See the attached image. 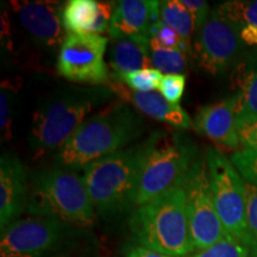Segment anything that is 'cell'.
Instances as JSON below:
<instances>
[{"instance_id": "17", "label": "cell", "mask_w": 257, "mask_h": 257, "mask_svg": "<svg viewBox=\"0 0 257 257\" xmlns=\"http://www.w3.org/2000/svg\"><path fill=\"white\" fill-rule=\"evenodd\" d=\"M114 5L96 0H69L63 6V27L68 34L99 35L110 30Z\"/></svg>"}, {"instance_id": "1", "label": "cell", "mask_w": 257, "mask_h": 257, "mask_svg": "<svg viewBox=\"0 0 257 257\" xmlns=\"http://www.w3.org/2000/svg\"><path fill=\"white\" fill-rule=\"evenodd\" d=\"M144 131L142 113L125 101H114L89 115L56 152L61 168L75 170L130 147Z\"/></svg>"}, {"instance_id": "5", "label": "cell", "mask_w": 257, "mask_h": 257, "mask_svg": "<svg viewBox=\"0 0 257 257\" xmlns=\"http://www.w3.org/2000/svg\"><path fill=\"white\" fill-rule=\"evenodd\" d=\"M27 210L35 216L81 226H89L95 219V207L82 176L61 167L32 176Z\"/></svg>"}, {"instance_id": "22", "label": "cell", "mask_w": 257, "mask_h": 257, "mask_svg": "<svg viewBox=\"0 0 257 257\" xmlns=\"http://www.w3.org/2000/svg\"><path fill=\"white\" fill-rule=\"evenodd\" d=\"M150 57L153 68L166 74H184L187 69L189 60L188 54L182 50L163 49L150 40Z\"/></svg>"}, {"instance_id": "14", "label": "cell", "mask_w": 257, "mask_h": 257, "mask_svg": "<svg viewBox=\"0 0 257 257\" xmlns=\"http://www.w3.org/2000/svg\"><path fill=\"white\" fill-rule=\"evenodd\" d=\"M194 128L213 141L217 146L238 152L240 141L237 131L234 95L202 106L195 117Z\"/></svg>"}, {"instance_id": "29", "label": "cell", "mask_w": 257, "mask_h": 257, "mask_svg": "<svg viewBox=\"0 0 257 257\" xmlns=\"http://www.w3.org/2000/svg\"><path fill=\"white\" fill-rule=\"evenodd\" d=\"M186 88L185 74H166L160 82L159 91L163 98L174 105H179Z\"/></svg>"}, {"instance_id": "13", "label": "cell", "mask_w": 257, "mask_h": 257, "mask_svg": "<svg viewBox=\"0 0 257 257\" xmlns=\"http://www.w3.org/2000/svg\"><path fill=\"white\" fill-rule=\"evenodd\" d=\"M27 172L21 159L5 153L0 159V229L2 232L19 219L28 208Z\"/></svg>"}, {"instance_id": "28", "label": "cell", "mask_w": 257, "mask_h": 257, "mask_svg": "<svg viewBox=\"0 0 257 257\" xmlns=\"http://www.w3.org/2000/svg\"><path fill=\"white\" fill-rule=\"evenodd\" d=\"M245 194L249 250L251 255L257 256V187L245 182Z\"/></svg>"}, {"instance_id": "30", "label": "cell", "mask_w": 257, "mask_h": 257, "mask_svg": "<svg viewBox=\"0 0 257 257\" xmlns=\"http://www.w3.org/2000/svg\"><path fill=\"white\" fill-rule=\"evenodd\" d=\"M181 4L188 10L194 22V35L204 27L210 16L212 9L204 0H180Z\"/></svg>"}, {"instance_id": "9", "label": "cell", "mask_w": 257, "mask_h": 257, "mask_svg": "<svg viewBox=\"0 0 257 257\" xmlns=\"http://www.w3.org/2000/svg\"><path fill=\"white\" fill-rule=\"evenodd\" d=\"M245 47L238 29L212 9L206 23L194 35L193 56L206 74L223 75L242 60Z\"/></svg>"}, {"instance_id": "2", "label": "cell", "mask_w": 257, "mask_h": 257, "mask_svg": "<svg viewBox=\"0 0 257 257\" xmlns=\"http://www.w3.org/2000/svg\"><path fill=\"white\" fill-rule=\"evenodd\" d=\"M152 143L150 135L142 142L94 161L82 169V180L99 214L112 216L135 206Z\"/></svg>"}, {"instance_id": "24", "label": "cell", "mask_w": 257, "mask_h": 257, "mask_svg": "<svg viewBox=\"0 0 257 257\" xmlns=\"http://www.w3.org/2000/svg\"><path fill=\"white\" fill-rule=\"evenodd\" d=\"M162 76V73L155 68H146L125 74V75L120 76L117 80H119L126 87L133 89L135 92L147 93L154 92L160 87Z\"/></svg>"}, {"instance_id": "23", "label": "cell", "mask_w": 257, "mask_h": 257, "mask_svg": "<svg viewBox=\"0 0 257 257\" xmlns=\"http://www.w3.org/2000/svg\"><path fill=\"white\" fill-rule=\"evenodd\" d=\"M15 86L9 80L2 82L0 89V135L2 142H9L12 138V114L15 110Z\"/></svg>"}, {"instance_id": "15", "label": "cell", "mask_w": 257, "mask_h": 257, "mask_svg": "<svg viewBox=\"0 0 257 257\" xmlns=\"http://www.w3.org/2000/svg\"><path fill=\"white\" fill-rule=\"evenodd\" d=\"M114 94L127 102L141 113L147 114L153 119L162 121L178 128H189L193 125L192 118L180 105H174L163 98L157 92H135L124 85L119 80L111 78L107 86Z\"/></svg>"}, {"instance_id": "33", "label": "cell", "mask_w": 257, "mask_h": 257, "mask_svg": "<svg viewBox=\"0 0 257 257\" xmlns=\"http://www.w3.org/2000/svg\"><path fill=\"white\" fill-rule=\"evenodd\" d=\"M256 257H257V256H256Z\"/></svg>"}, {"instance_id": "7", "label": "cell", "mask_w": 257, "mask_h": 257, "mask_svg": "<svg viewBox=\"0 0 257 257\" xmlns=\"http://www.w3.org/2000/svg\"><path fill=\"white\" fill-rule=\"evenodd\" d=\"M205 157L212 195L223 227L227 236L249 248L245 181L231 159L217 148H207Z\"/></svg>"}, {"instance_id": "11", "label": "cell", "mask_w": 257, "mask_h": 257, "mask_svg": "<svg viewBox=\"0 0 257 257\" xmlns=\"http://www.w3.org/2000/svg\"><path fill=\"white\" fill-rule=\"evenodd\" d=\"M70 224L55 218L18 219L2 232V257H38L57 248L72 232Z\"/></svg>"}, {"instance_id": "12", "label": "cell", "mask_w": 257, "mask_h": 257, "mask_svg": "<svg viewBox=\"0 0 257 257\" xmlns=\"http://www.w3.org/2000/svg\"><path fill=\"white\" fill-rule=\"evenodd\" d=\"M12 9L35 44L42 48L62 46L63 6L59 2H11Z\"/></svg>"}, {"instance_id": "27", "label": "cell", "mask_w": 257, "mask_h": 257, "mask_svg": "<svg viewBox=\"0 0 257 257\" xmlns=\"http://www.w3.org/2000/svg\"><path fill=\"white\" fill-rule=\"evenodd\" d=\"M231 162L246 184L257 187V149H239L232 154Z\"/></svg>"}, {"instance_id": "32", "label": "cell", "mask_w": 257, "mask_h": 257, "mask_svg": "<svg viewBox=\"0 0 257 257\" xmlns=\"http://www.w3.org/2000/svg\"><path fill=\"white\" fill-rule=\"evenodd\" d=\"M125 256L126 257H172L165 253L153 251V250L144 248L141 245H131L125 250Z\"/></svg>"}, {"instance_id": "18", "label": "cell", "mask_w": 257, "mask_h": 257, "mask_svg": "<svg viewBox=\"0 0 257 257\" xmlns=\"http://www.w3.org/2000/svg\"><path fill=\"white\" fill-rule=\"evenodd\" d=\"M237 123L257 115V49L244 54L231 73Z\"/></svg>"}, {"instance_id": "25", "label": "cell", "mask_w": 257, "mask_h": 257, "mask_svg": "<svg viewBox=\"0 0 257 257\" xmlns=\"http://www.w3.org/2000/svg\"><path fill=\"white\" fill-rule=\"evenodd\" d=\"M251 252L248 246L237 242L231 237H225L213 245L199 250L192 257H250Z\"/></svg>"}, {"instance_id": "16", "label": "cell", "mask_w": 257, "mask_h": 257, "mask_svg": "<svg viewBox=\"0 0 257 257\" xmlns=\"http://www.w3.org/2000/svg\"><path fill=\"white\" fill-rule=\"evenodd\" d=\"M161 2L156 0H120L114 5L108 34L112 38L148 36L160 21ZM150 38V37H149Z\"/></svg>"}, {"instance_id": "19", "label": "cell", "mask_w": 257, "mask_h": 257, "mask_svg": "<svg viewBox=\"0 0 257 257\" xmlns=\"http://www.w3.org/2000/svg\"><path fill=\"white\" fill-rule=\"evenodd\" d=\"M150 50V38L148 36L112 38L108 56L111 78L118 79L136 70L153 68Z\"/></svg>"}, {"instance_id": "20", "label": "cell", "mask_w": 257, "mask_h": 257, "mask_svg": "<svg viewBox=\"0 0 257 257\" xmlns=\"http://www.w3.org/2000/svg\"><path fill=\"white\" fill-rule=\"evenodd\" d=\"M216 10L238 29L246 47L257 49V0H230Z\"/></svg>"}, {"instance_id": "8", "label": "cell", "mask_w": 257, "mask_h": 257, "mask_svg": "<svg viewBox=\"0 0 257 257\" xmlns=\"http://www.w3.org/2000/svg\"><path fill=\"white\" fill-rule=\"evenodd\" d=\"M181 184L186 193L189 231L194 249L204 250L229 237L214 205L206 157H198Z\"/></svg>"}, {"instance_id": "10", "label": "cell", "mask_w": 257, "mask_h": 257, "mask_svg": "<svg viewBox=\"0 0 257 257\" xmlns=\"http://www.w3.org/2000/svg\"><path fill=\"white\" fill-rule=\"evenodd\" d=\"M108 38L68 34L60 48L57 72L64 79L92 87L107 86L111 75L105 61Z\"/></svg>"}, {"instance_id": "4", "label": "cell", "mask_w": 257, "mask_h": 257, "mask_svg": "<svg viewBox=\"0 0 257 257\" xmlns=\"http://www.w3.org/2000/svg\"><path fill=\"white\" fill-rule=\"evenodd\" d=\"M113 92L106 87L60 89L44 99L32 115L29 144L36 156L57 150L78 130L96 106Z\"/></svg>"}, {"instance_id": "3", "label": "cell", "mask_w": 257, "mask_h": 257, "mask_svg": "<svg viewBox=\"0 0 257 257\" xmlns=\"http://www.w3.org/2000/svg\"><path fill=\"white\" fill-rule=\"evenodd\" d=\"M181 182L136 207L131 214L128 229L137 245L172 257L194 251Z\"/></svg>"}, {"instance_id": "21", "label": "cell", "mask_w": 257, "mask_h": 257, "mask_svg": "<svg viewBox=\"0 0 257 257\" xmlns=\"http://www.w3.org/2000/svg\"><path fill=\"white\" fill-rule=\"evenodd\" d=\"M160 19L173 28L180 35L193 55V36H194V22L189 11L181 4L180 0L161 2Z\"/></svg>"}, {"instance_id": "6", "label": "cell", "mask_w": 257, "mask_h": 257, "mask_svg": "<svg viewBox=\"0 0 257 257\" xmlns=\"http://www.w3.org/2000/svg\"><path fill=\"white\" fill-rule=\"evenodd\" d=\"M144 162L136 204L141 205L179 185L198 159V149L189 137L181 134L155 131Z\"/></svg>"}, {"instance_id": "31", "label": "cell", "mask_w": 257, "mask_h": 257, "mask_svg": "<svg viewBox=\"0 0 257 257\" xmlns=\"http://www.w3.org/2000/svg\"><path fill=\"white\" fill-rule=\"evenodd\" d=\"M242 149H257V115L237 123Z\"/></svg>"}, {"instance_id": "26", "label": "cell", "mask_w": 257, "mask_h": 257, "mask_svg": "<svg viewBox=\"0 0 257 257\" xmlns=\"http://www.w3.org/2000/svg\"><path fill=\"white\" fill-rule=\"evenodd\" d=\"M149 37L150 40L155 42L157 46L163 48V49L182 50L187 53L188 55H192L178 32L173 28H170L169 25H167L165 22L161 21V19L157 21L150 29Z\"/></svg>"}]
</instances>
